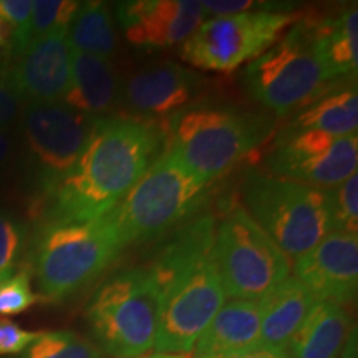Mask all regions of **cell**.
Listing matches in <instances>:
<instances>
[{"mask_svg":"<svg viewBox=\"0 0 358 358\" xmlns=\"http://www.w3.org/2000/svg\"><path fill=\"white\" fill-rule=\"evenodd\" d=\"M164 129L128 116L96 120L71 171L40 206V221H90L113 209L163 153Z\"/></svg>","mask_w":358,"mask_h":358,"instance_id":"obj_1","label":"cell"},{"mask_svg":"<svg viewBox=\"0 0 358 358\" xmlns=\"http://www.w3.org/2000/svg\"><path fill=\"white\" fill-rule=\"evenodd\" d=\"M124 244L111 211L90 221L40 222L32 250V271L40 299L62 302L95 282Z\"/></svg>","mask_w":358,"mask_h":358,"instance_id":"obj_2","label":"cell"},{"mask_svg":"<svg viewBox=\"0 0 358 358\" xmlns=\"http://www.w3.org/2000/svg\"><path fill=\"white\" fill-rule=\"evenodd\" d=\"M274 120L229 105L198 103L164 123L166 150L206 185L248 156Z\"/></svg>","mask_w":358,"mask_h":358,"instance_id":"obj_3","label":"cell"},{"mask_svg":"<svg viewBox=\"0 0 358 358\" xmlns=\"http://www.w3.org/2000/svg\"><path fill=\"white\" fill-rule=\"evenodd\" d=\"M245 211L279 245L299 259L335 232L330 187L254 173L244 185Z\"/></svg>","mask_w":358,"mask_h":358,"instance_id":"obj_4","label":"cell"},{"mask_svg":"<svg viewBox=\"0 0 358 358\" xmlns=\"http://www.w3.org/2000/svg\"><path fill=\"white\" fill-rule=\"evenodd\" d=\"M163 292L148 267L110 277L87 308L95 345L115 358H136L155 347Z\"/></svg>","mask_w":358,"mask_h":358,"instance_id":"obj_5","label":"cell"},{"mask_svg":"<svg viewBox=\"0 0 358 358\" xmlns=\"http://www.w3.org/2000/svg\"><path fill=\"white\" fill-rule=\"evenodd\" d=\"M206 182L164 148L136 185L110 209L124 248L164 236L203 201Z\"/></svg>","mask_w":358,"mask_h":358,"instance_id":"obj_6","label":"cell"},{"mask_svg":"<svg viewBox=\"0 0 358 358\" xmlns=\"http://www.w3.org/2000/svg\"><path fill=\"white\" fill-rule=\"evenodd\" d=\"M213 259L224 294L259 302L290 275V261L243 208L229 211L214 232Z\"/></svg>","mask_w":358,"mask_h":358,"instance_id":"obj_7","label":"cell"},{"mask_svg":"<svg viewBox=\"0 0 358 358\" xmlns=\"http://www.w3.org/2000/svg\"><path fill=\"white\" fill-rule=\"evenodd\" d=\"M244 82L254 100L279 116L290 115L324 92L329 80L315 55L308 19L295 22L284 37L249 62Z\"/></svg>","mask_w":358,"mask_h":358,"instance_id":"obj_8","label":"cell"},{"mask_svg":"<svg viewBox=\"0 0 358 358\" xmlns=\"http://www.w3.org/2000/svg\"><path fill=\"white\" fill-rule=\"evenodd\" d=\"M95 123L64 101L30 103L22 110L24 163L40 206L77 164Z\"/></svg>","mask_w":358,"mask_h":358,"instance_id":"obj_9","label":"cell"},{"mask_svg":"<svg viewBox=\"0 0 358 358\" xmlns=\"http://www.w3.org/2000/svg\"><path fill=\"white\" fill-rule=\"evenodd\" d=\"M295 19L294 13L275 10L216 17L201 24L182 43L181 58L199 70L234 71L274 45Z\"/></svg>","mask_w":358,"mask_h":358,"instance_id":"obj_10","label":"cell"},{"mask_svg":"<svg viewBox=\"0 0 358 358\" xmlns=\"http://www.w3.org/2000/svg\"><path fill=\"white\" fill-rule=\"evenodd\" d=\"M226 294L213 252L163 292L156 352L187 355L221 310Z\"/></svg>","mask_w":358,"mask_h":358,"instance_id":"obj_11","label":"cell"},{"mask_svg":"<svg viewBox=\"0 0 358 358\" xmlns=\"http://www.w3.org/2000/svg\"><path fill=\"white\" fill-rule=\"evenodd\" d=\"M358 138L306 131L279 136L267 158L272 176L317 187H335L357 173Z\"/></svg>","mask_w":358,"mask_h":358,"instance_id":"obj_12","label":"cell"},{"mask_svg":"<svg viewBox=\"0 0 358 358\" xmlns=\"http://www.w3.org/2000/svg\"><path fill=\"white\" fill-rule=\"evenodd\" d=\"M71 45L69 30L52 32L29 43L10 62L7 80L22 103L62 101L70 88Z\"/></svg>","mask_w":358,"mask_h":358,"instance_id":"obj_13","label":"cell"},{"mask_svg":"<svg viewBox=\"0 0 358 358\" xmlns=\"http://www.w3.org/2000/svg\"><path fill=\"white\" fill-rule=\"evenodd\" d=\"M116 19L134 47L163 50L186 42L203 24L204 10L192 0H133L116 6Z\"/></svg>","mask_w":358,"mask_h":358,"instance_id":"obj_14","label":"cell"},{"mask_svg":"<svg viewBox=\"0 0 358 358\" xmlns=\"http://www.w3.org/2000/svg\"><path fill=\"white\" fill-rule=\"evenodd\" d=\"M295 279L317 302L352 303L358 290V234L335 231L295 262Z\"/></svg>","mask_w":358,"mask_h":358,"instance_id":"obj_15","label":"cell"},{"mask_svg":"<svg viewBox=\"0 0 358 358\" xmlns=\"http://www.w3.org/2000/svg\"><path fill=\"white\" fill-rule=\"evenodd\" d=\"M198 75L176 64H161L138 70L123 85L122 105L128 118L161 124L192 105L199 92Z\"/></svg>","mask_w":358,"mask_h":358,"instance_id":"obj_16","label":"cell"},{"mask_svg":"<svg viewBox=\"0 0 358 358\" xmlns=\"http://www.w3.org/2000/svg\"><path fill=\"white\" fill-rule=\"evenodd\" d=\"M123 83L108 58L71 52L70 88L62 101L90 118H110L122 105Z\"/></svg>","mask_w":358,"mask_h":358,"instance_id":"obj_17","label":"cell"},{"mask_svg":"<svg viewBox=\"0 0 358 358\" xmlns=\"http://www.w3.org/2000/svg\"><path fill=\"white\" fill-rule=\"evenodd\" d=\"M261 307L254 301H231L196 342L194 358H221L259 345Z\"/></svg>","mask_w":358,"mask_h":358,"instance_id":"obj_18","label":"cell"},{"mask_svg":"<svg viewBox=\"0 0 358 358\" xmlns=\"http://www.w3.org/2000/svg\"><path fill=\"white\" fill-rule=\"evenodd\" d=\"M315 302L310 290L290 275L268 290L259 301L261 335L257 347L287 348Z\"/></svg>","mask_w":358,"mask_h":358,"instance_id":"obj_19","label":"cell"},{"mask_svg":"<svg viewBox=\"0 0 358 358\" xmlns=\"http://www.w3.org/2000/svg\"><path fill=\"white\" fill-rule=\"evenodd\" d=\"M214 232L216 222L211 214H199L181 224V227L169 237L153 261L146 266L161 292L213 252Z\"/></svg>","mask_w":358,"mask_h":358,"instance_id":"obj_20","label":"cell"},{"mask_svg":"<svg viewBox=\"0 0 358 358\" xmlns=\"http://www.w3.org/2000/svg\"><path fill=\"white\" fill-rule=\"evenodd\" d=\"M352 320L345 307L335 302H315L290 340L292 358H337L350 347Z\"/></svg>","mask_w":358,"mask_h":358,"instance_id":"obj_21","label":"cell"},{"mask_svg":"<svg viewBox=\"0 0 358 358\" xmlns=\"http://www.w3.org/2000/svg\"><path fill=\"white\" fill-rule=\"evenodd\" d=\"M358 129V96L355 85L327 87L315 98L294 111L279 136L322 131L334 136H352Z\"/></svg>","mask_w":358,"mask_h":358,"instance_id":"obj_22","label":"cell"},{"mask_svg":"<svg viewBox=\"0 0 358 358\" xmlns=\"http://www.w3.org/2000/svg\"><path fill=\"white\" fill-rule=\"evenodd\" d=\"M313 48L329 82L342 75H357L358 8L355 3L329 19H308Z\"/></svg>","mask_w":358,"mask_h":358,"instance_id":"obj_23","label":"cell"},{"mask_svg":"<svg viewBox=\"0 0 358 358\" xmlns=\"http://www.w3.org/2000/svg\"><path fill=\"white\" fill-rule=\"evenodd\" d=\"M71 50L108 58L118 48L113 15L105 2L80 3L69 29Z\"/></svg>","mask_w":358,"mask_h":358,"instance_id":"obj_24","label":"cell"},{"mask_svg":"<svg viewBox=\"0 0 358 358\" xmlns=\"http://www.w3.org/2000/svg\"><path fill=\"white\" fill-rule=\"evenodd\" d=\"M24 358H101V350L78 334L42 332Z\"/></svg>","mask_w":358,"mask_h":358,"instance_id":"obj_25","label":"cell"},{"mask_svg":"<svg viewBox=\"0 0 358 358\" xmlns=\"http://www.w3.org/2000/svg\"><path fill=\"white\" fill-rule=\"evenodd\" d=\"M80 7L70 0H37L30 17V42L43 35L69 30Z\"/></svg>","mask_w":358,"mask_h":358,"instance_id":"obj_26","label":"cell"},{"mask_svg":"<svg viewBox=\"0 0 358 358\" xmlns=\"http://www.w3.org/2000/svg\"><path fill=\"white\" fill-rule=\"evenodd\" d=\"M27 243V227L12 214L0 211V284L15 274Z\"/></svg>","mask_w":358,"mask_h":358,"instance_id":"obj_27","label":"cell"},{"mask_svg":"<svg viewBox=\"0 0 358 358\" xmlns=\"http://www.w3.org/2000/svg\"><path fill=\"white\" fill-rule=\"evenodd\" d=\"M335 231L353 232L358 227V174H352L342 185L330 187Z\"/></svg>","mask_w":358,"mask_h":358,"instance_id":"obj_28","label":"cell"},{"mask_svg":"<svg viewBox=\"0 0 358 358\" xmlns=\"http://www.w3.org/2000/svg\"><path fill=\"white\" fill-rule=\"evenodd\" d=\"M30 277L32 272L22 268L0 284V315H17L38 301L40 297L34 294L30 285Z\"/></svg>","mask_w":358,"mask_h":358,"instance_id":"obj_29","label":"cell"},{"mask_svg":"<svg viewBox=\"0 0 358 358\" xmlns=\"http://www.w3.org/2000/svg\"><path fill=\"white\" fill-rule=\"evenodd\" d=\"M42 332H29L15 322L0 319V355H15L24 352Z\"/></svg>","mask_w":358,"mask_h":358,"instance_id":"obj_30","label":"cell"},{"mask_svg":"<svg viewBox=\"0 0 358 358\" xmlns=\"http://www.w3.org/2000/svg\"><path fill=\"white\" fill-rule=\"evenodd\" d=\"M201 6L204 13H213L217 17H232L252 10L272 12V8H275L274 3L252 2V0H206L201 2Z\"/></svg>","mask_w":358,"mask_h":358,"instance_id":"obj_31","label":"cell"},{"mask_svg":"<svg viewBox=\"0 0 358 358\" xmlns=\"http://www.w3.org/2000/svg\"><path fill=\"white\" fill-rule=\"evenodd\" d=\"M20 98L7 80V70H0V127H7L20 113Z\"/></svg>","mask_w":358,"mask_h":358,"instance_id":"obj_32","label":"cell"},{"mask_svg":"<svg viewBox=\"0 0 358 358\" xmlns=\"http://www.w3.org/2000/svg\"><path fill=\"white\" fill-rule=\"evenodd\" d=\"M13 38H15V30L0 10V70H7L10 65L13 58Z\"/></svg>","mask_w":358,"mask_h":358,"instance_id":"obj_33","label":"cell"},{"mask_svg":"<svg viewBox=\"0 0 358 358\" xmlns=\"http://www.w3.org/2000/svg\"><path fill=\"white\" fill-rule=\"evenodd\" d=\"M17 138L10 127H0V178L10 168L15 156Z\"/></svg>","mask_w":358,"mask_h":358,"instance_id":"obj_34","label":"cell"},{"mask_svg":"<svg viewBox=\"0 0 358 358\" xmlns=\"http://www.w3.org/2000/svg\"><path fill=\"white\" fill-rule=\"evenodd\" d=\"M221 358H292L287 348H264V347H254L249 350L231 353V355L221 357Z\"/></svg>","mask_w":358,"mask_h":358,"instance_id":"obj_35","label":"cell"},{"mask_svg":"<svg viewBox=\"0 0 358 358\" xmlns=\"http://www.w3.org/2000/svg\"><path fill=\"white\" fill-rule=\"evenodd\" d=\"M136 358H189V355H173V353L155 352V353H145V355H140Z\"/></svg>","mask_w":358,"mask_h":358,"instance_id":"obj_36","label":"cell"}]
</instances>
